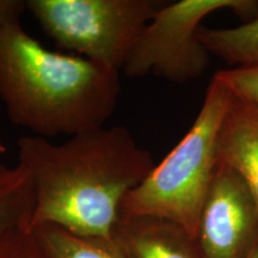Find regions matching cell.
Instances as JSON below:
<instances>
[{"label": "cell", "instance_id": "9c48e42d", "mask_svg": "<svg viewBox=\"0 0 258 258\" xmlns=\"http://www.w3.org/2000/svg\"><path fill=\"white\" fill-rule=\"evenodd\" d=\"M49 258H128L115 238H86L54 225L29 228Z\"/></svg>", "mask_w": 258, "mask_h": 258}, {"label": "cell", "instance_id": "8992f818", "mask_svg": "<svg viewBox=\"0 0 258 258\" xmlns=\"http://www.w3.org/2000/svg\"><path fill=\"white\" fill-rule=\"evenodd\" d=\"M196 243L203 258H247L258 245V206L241 177L219 164L203 205Z\"/></svg>", "mask_w": 258, "mask_h": 258}, {"label": "cell", "instance_id": "277c9868", "mask_svg": "<svg viewBox=\"0 0 258 258\" xmlns=\"http://www.w3.org/2000/svg\"><path fill=\"white\" fill-rule=\"evenodd\" d=\"M28 11L57 47L122 72L134 44L165 2L27 0Z\"/></svg>", "mask_w": 258, "mask_h": 258}, {"label": "cell", "instance_id": "5bb4252c", "mask_svg": "<svg viewBox=\"0 0 258 258\" xmlns=\"http://www.w3.org/2000/svg\"><path fill=\"white\" fill-rule=\"evenodd\" d=\"M25 11H28L27 0H0V31L19 23Z\"/></svg>", "mask_w": 258, "mask_h": 258}, {"label": "cell", "instance_id": "52a82bcc", "mask_svg": "<svg viewBox=\"0 0 258 258\" xmlns=\"http://www.w3.org/2000/svg\"><path fill=\"white\" fill-rule=\"evenodd\" d=\"M218 163L241 177L258 206V112L233 96L219 135Z\"/></svg>", "mask_w": 258, "mask_h": 258}, {"label": "cell", "instance_id": "ba28073f", "mask_svg": "<svg viewBox=\"0 0 258 258\" xmlns=\"http://www.w3.org/2000/svg\"><path fill=\"white\" fill-rule=\"evenodd\" d=\"M114 238L128 258H203L196 240L160 219H120Z\"/></svg>", "mask_w": 258, "mask_h": 258}, {"label": "cell", "instance_id": "6da1fadb", "mask_svg": "<svg viewBox=\"0 0 258 258\" xmlns=\"http://www.w3.org/2000/svg\"><path fill=\"white\" fill-rule=\"evenodd\" d=\"M17 147L34 188L29 228L54 225L104 240L114 239L122 201L156 166L122 125L90 129L63 144L22 137Z\"/></svg>", "mask_w": 258, "mask_h": 258}, {"label": "cell", "instance_id": "30bf717a", "mask_svg": "<svg viewBox=\"0 0 258 258\" xmlns=\"http://www.w3.org/2000/svg\"><path fill=\"white\" fill-rule=\"evenodd\" d=\"M199 36L211 55L226 61L231 66L258 64V16L235 28L201 27Z\"/></svg>", "mask_w": 258, "mask_h": 258}, {"label": "cell", "instance_id": "5b68a950", "mask_svg": "<svg viewBox=\"0 0 258 258\" xmlns=\"http://www.w3.org/2000/svg\"><path fill=\"white\" fill-rule=\"evenodd\" d=\"M231 10L241 21L258 16L256 0H179L165 3L144 29L122 70L129 78L148 74L184 84L201 77L211 53L199 36L201 22L213 12Z\"/></svg>", "mask_w": 258, "mask_h": 258}, {"label": "cell", "instance_id": "4fadbf2b", "mask_svg": "<svg viewBox=\"0 0 258 258\" xmlns=\"http://www.w3.org/2000/svg\"><path fill=\"white\" fill-rule=\"evenodd\" d=\"M0 258H49L29 226H19L0 235Z\"/></svg>", "mask_w": 258, "mask_h": 258}, {"label": "cell", "instance_id": "9a60e30c", "mask_svg": "<svg viewBox=\"0 0 258 258\" xmlns=\"http://www.w3.org/2000/svg\"><path fill=\"white\" fill-rule=\"evenodd\" d=\"M247 258H258V245L256 247H254V250L251 252Z\"/></svg>", "mask_w": 258, "mask_h": 258}, {"label": "cell", "instance_id": "7c38bea8", "mask_svg": "<svg viewBox=\"0 0 258 258\" xmlns=\"http://www.w3.org/2000/svg\"><path fill=\"white\" fill-rule=\"evenodd\" d=\"M214 76L227 86L232 96L258 112V64L220 70Z\"/></svg>", "mask_w": 258, "mask_h": 258}, {"label": "cell", "instance_id": "7a4b0ae2", "mask_svg": "<svg viewBox=\"0 0 258 258\" xmlns=\"http://www.w3.org/2000/svg\"><path fill=\"white\" fill-rule=\"evenodd\" d=\"M120 71L47 49L21 22L0 31V98L10 121L36 137L103 127L121 93Z\"/></svg>", "mask_w": 258, "mask_h": 258}, {"label": "cell", "instance_id": "2e32d148", "mask_svg": "<svg viewBox=\"0 0 258 258\" xmlns=\"http://www.w3.org/2000/svg\"><path fill=\"white\" fill-rule=\"evenodd\" d=\"M6 152V147L4 143H3V140L0 139V154H4Z\"/></svg>", "mask_w": 258, "mask_h": 258}, {"label": "cell", "instance_id": "3957f363", "mask_svg": "<svg viewBox=\"0 0 258 258\" xmlns=\"http://www.w3.org/2000/svg\"><path fill=\"white\" fill-rule=\"evenodd\" d=\"M232 93L213 76L195 121L147 178L128 192L120 219L153 218L198 238L203 205L218 166V143Z\"/></svg>", "mask_w": 258, "mask_h": 258}, {"label": "cell", "instance_id": "8fae6325", "mask_svg": "<svg viewBox=\"0 0 258 258\" xmlns=\"http://www.w3.org/2000/svg\"><path fill=\"white\" fill-rule=\"evenodd\" d=\"M34 208L30 176L21 165L0 164V235L12 228L27 226Z\"/></svg>", "mask_w": 258, "mask_h": 258}]
</instances>
